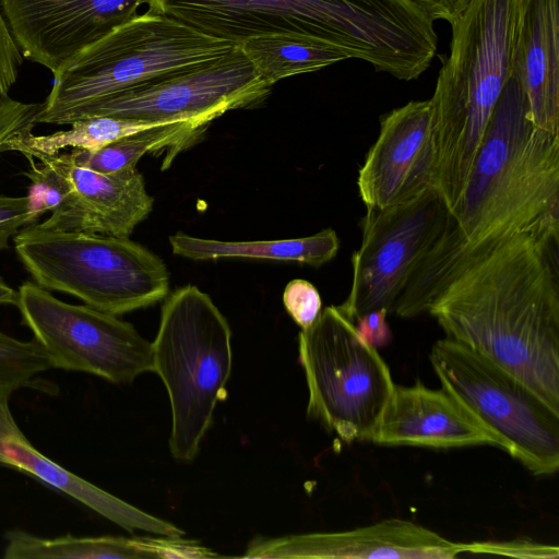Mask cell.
<instances>
[{
    "label": "cell",
    "instance_id": "cell-1",
    "mask_svg": "<svg viewBox=\"0 0 559 559\" xmlns=\"http://www.w3.org/2000/svg\"><path fill=\"white\" fill-rule=\"evenodd\" d=\"M559 227V134L537 129L514 73L492 111L466 189L416 263L393 311L428 312L467 267L511 237Z\"/></svg>",
    "mask_w": 559,
    "mask_h": 559
},
{
    "label": "cell",
    "instance_id": "cell-2",
    "mask_svg": "<svg viewBox=\"0 0 559 559\" xmlns=\"http://www.w3.org/2000/svg\"><path fill=\"white\" fill-rule=\"evenodd\" d=\"M448 338L490 359L559 412V227L520 233L428 309Z\"/></svg>",
    "mask_w": 559,
    "mask_h": 559
},
{
    "label": "cell",
    "instance_id": "cell-3",
    "mask_svg": "<svg viewBox=\"0 0 559 559\" xmlns=\"http://www.w3.org/2000/svg\"><path fill=\"white\" fill-rule=\"evenodd\" d=\"M147 5L237 46L272 36L318 41L403 81L421 75L437 52L433 22L409 0H148Z\"/></svg>",
    "mask_w": 559,
    "mask_h": 559
},
{
    "label": "cell",
    "instance_id": "cell-4",
    "mask_svg": "<svg viewBox=\"0 0 559 559\" xmlns=\"http://www.w3.org/2000/svg\"><path fill=\"white\" fill-rule=\"evenodd\" d=\"M528 0H473L453 24L432 106L433 189L460 202L498 98L513 72Z\"/></svg>",
    "mask_w": 559,
    "mask_h": 559
},
{
    "label": "cell",
    "instance_id": "cell-5",
    "mask_svg": "<svg viewBox=\"0 0 559 559\" xmlns=\"http://www.w3.org/2000/svg\"><path fill=\"white\" fill-rule=\"evenodd\" d=\"M237 45L147 10L85 47L53 75L37 123L70 124L86 107L148 80L226 56Z\"/></svg>",
    "mask_w": 559,
    "mask_h": 559
},
{
    "label": "cell",
    "instance_id": "cell-6",
    "mask_svg": "<svg viewBox=\"0 0 559 559\" xmlns=\"http://www.w3.org/2000/svg\"><path fill=\"white\" fill-rule=\"evenodd\" d=\"M231 331L211 297L194 285L173 292L162 308L153 346L154 369L171 407L169 450L192 461L226 397L233 365Z\"/></svg>",
    "mask_w": 559,
    "mask_h": 559
},
{
    "label": "cell",
    "instance_id": "cell-7",
    "mask_svg": "<svg viewBox=\"0 0 559 559\" xmlns=\"http://www.w3.org/2000/svg\"><path fill=\"white\" fill-rule=\"evenodd\" d=\"M13 242L37 285L103 312L120 316L154 305L169 293L164 261L128 237L51 230L35 223L22 228Z\"/></svg>",
    "mask_w": 559,
    "mask_h": 559
},
{
    "label": "cell",
    "instance_id": "cell-8",
    "mask_svg": "<svg viewBox=\"0 0 559 559\" xmlns=\"http://www.w3.org/2000/svg\"><path fill=\"white\" fill-rule=\"evenodd\" d=\"M307 413L342 441H370L395 383L377 348L338 308L321 310L298 336Z\"/></svg>",
    "mask_w": 559,
    "mask_h": 559
},
{
    "label": "cell",
    "instance_id": "cell-9",
    "mask_svg": "<svg viewBox=\"0 0 559 559\" xmlns=\"http://www.w3.org/2000/svg\"><path fill=\"white\" fill-rule=\"evenodd\" d=\"M441 389L456 399L534 475L559 468V412L516 377L448 337L429 354Z\"/></svg>",
    "mask_w": 559,
    "mask_h": 559
},
{
    "label": "cell",
    "instance_id": "cell-10",
    "mask_svg": "<svg viewBox=\"0 0 559 559\" xmlns=\"http://www.w3.org/2000/svg\"><path fill=\"white\" fill-rule=\"evenodd\" d=\"M22 323L47 352L52 368L85 372L115 384L153 371V346L115 314L55 297L35 282L17 289Z\"/></svg>",
    "mask_w": 559,
    "mask_h": 559
},
{
    "label": "cell",
    "instance_id": "cell-11",
    "mask_svg": "<svg viewBox=\"0 0 559 559\" xmlns=\"http://www.w3.org/2000/svg\"><path fill=\"white\" fill-rule=\"evenodd\" d=\"M271 88L237 46L211 62L148 80L104 98L80 111L73 121L105 116L150 123L211 122L228 110L258 104Z\"/></svg>",
    "mask_w": 559,
    "mask_h": 559
},
{
    "label": "cell",
    "instance_id": "cell-12",
    "mask_svg": "<svg viewBox=\"0 0 559 559\" xmlns=\"http://www.w3.org/2000/svg\"><path fill=\"white\" fill-rule=\"evenodd\" d=\"M361 243L352 258L353 281L338 306L350 320L393 307L416 263L440 231L447 209L435 189L406 203L366 207Z\"/></svg>",
    "mask_w": 559,
    "mask_h": 559
},
{
    "label": "cell",
    "instance_id": "cell-13",
    "mask_svg": "<svg viewBox=\"0 0 559 559\" xmlns=\"http://www.w3.org/2000/svg\"><path fill=\"white\" fill-rule=\"evenodd\" d=\"M148 0H0L21 52L51 73Z\"/></svg>",
    "mask_w": 559,
    "mask_h": 559
},
{
    "label": "cell",
    "instance_id": "cell-14",
    "mask_svg": "<svg viewBox=\"0 0 559 559\" xmlns=\"http://www.w3.org/2000/svg\"><path fill=\"white\" fill-rule=\"evenodd\" d=\"M432 106L412 100L380 119L378 139L357 177L366 207L385 209L433 189Z\"/></svg>",
    "mask_w": 559,
    "mask_h": 559
},
{
    "label": "cell",
    "instance_id": "cell-15",
    "mask_svg": "<svg viewBox=\"0 0 559 559\" xmlns=\"http://www.w3.org/2000/svg\"><path fill=\"white\" fill-rule=\"evenodd\" d=\"M36 160L52 167L67 185V195L38 224L41 228L128 237L153 209L154 199L136 167L103 174L76 165L68 152Z\"/></svg>",
    "mask_w": 559,
    "mask_h": 559
},
{
    "label": "cell",
    "instance_id": "cell-16",
    "mask_svg": "<svg viewBox=\"0 0 559 559\" xmlns=\"http://www.w3.org/2000/svg\"><path fill=\"white\" fill-rule=\"evenodd\" d=\"M464 554L467 544L451 542L412 521L386 519L344 532L259 537L242 557L452 559Z\"/></svg>",
    "mask_w": 559,
    "mask_h": 559
},
{
    "label": "cell",
    "instance_id": "cell-17",
    "mask_svg": "<svg viewBox=\"0 0 559 559\" xmlns=\"http://www.w3.org/2000/svg\"><path fill=\"white\" fill-rule=\"evenodd\" d=\"M370 441L394 447L450 449L488 444L501 449L499 439L456 399L420 381L412 386L394 385Z\"/></svg>",
    "mask_w": 559,
    "mask_h": 559
},
{
    "label": "cell",
    "instance_id": "cell-18",
    "mask_svg": "<svg viewBox=\"0 0 559 559\" xmlns=\"http://www.w3.org/2000/svg\"><path fill=\"white\" fill-rule=\"evenodd\" d=\"M513 73L533 124L559 134V0H528Z\"/></svg>",
    "mask_w": 559,
    "mask_h": 559
},
{
    "label": "cell",
    "instance_id": "cell-19",
    "mask_svg": "<svg viewBox=\"0 0 559 559\" xmlns=\"http://www.w3.org/2000/svg\"><path fill=\"white\" fill-rule=\"evenodd\" d=\"M0 463L40 479L129 532L144 531L169 537L185 535L174 524L143 512L46 457L22 432L0 436Z\"/></svg>",
    "mask_w": 559,
    "mask_h": 559
},
{
    "label": "cell",
    "instance_id": "cell-20",
    "mask_svg": "<svg viewBox=\"0 0 559 559\" xmlns=\"http://www.w3.org/2000/svg\"><path fill=\"white\" fill-rule=\"evenodd\" d=\"M4 559H139L211 558L213 551L180 537H75L44 538L22 530L5 533Z\"/></svg>",
    "mask_w": 559,
    "mask_h": 559
},
{
    "label": "cell",
    "instance_id": "cell-21",
    "mask_svg": "<svg viewBox=\"0 0 559 559\" xmlns=\"http://www.w3.org/2000/svg\"><path fill=\"white\" fill-rule=\"evenodd\" d=\"M174 254L191 260L225 258L292 261L321 266L340 249V239L332 228L312 236L278 240L222 241L193 237L181 231L169 237Z\"/></svg>",
    "mask_w": 559,
    "mask_h": 559
},
{
    "label": "cell",
    "instance_id": "cell-22",
    "mask_svg": "<svg viewBox=\"0 0 559 559\" xmlns=\"http://www.w3.org/2000/svg\"><path fill=\"white\" fill-rule=\"evenodd\" d=\"M209 123L202 120L156 123L99 148H73L68 153L79 166L103 174L117 173L135 168L140 158L148 152L170 148L173 154L187 147Z\"/></svg>",
    "mask_w": 559,
    "mask_h": 559
},
{
    "label": "cell",
    "instance_id": "cell-23",
    "mask_svg": "<svg viewBox=\"0 0 559 559\" xmlns=\"http://www.w3.org/2000/svg\"><path fill=\"white\" fill-rule=\"evenodd\" d=\"M145 121L96 116L71 122L68 130L50 134L33 133V129L11 138L3 146V152H17L27 159L59 154L66 148L96 150L112 141L138 132L150 126Z\"/></svg>",
    "mask_w": 559,
    "mask_h": 559
},
{
    "label": "cell",
    "instance_id": "cell-24",
    "mask_svg": "<svg viewBox=\"0 0 559 559\" xmlns=\"http://www.w3.org/2000/svg\"><path fill=\"white\" fill-rule=\"evenodd\" d=\"M239 48L272 86L282 79L318 71L347 59L331 46L286 36L251 38L241 43Z\"/></svg>",
    "mask_w": 559,
    "mask_h": 559
},
{
    "label": "cell",
    "instance_id": "cell-25",
    "mask_svg": "<svg viewBox=\"0 0 559 559\" xmlns=\"http://www.w3.org/2000/svg\"><path fill=\"white\" fill-rule=\"evenodd\" d=\"M51 368L47 352L35 338L21 341L0 331V436L21 433L9 405L12 394L35 386L38 376Z\"/></svg>",
    "mask_w": 559,
    "mask_h": 559
},
{
    "label": "cell",
    "instance_id": "cell-26",
    "mask_svg": "<svg viewBox=\"0 0 559 559\" xmlns=\"http://www.w3.org/2000/svg\"><path fill=\"white\" fill-rule=\"evenodd\" d=\"M283 304L301 330L309 328L322 310L318 289L310 282L300 278L293 280L286 285Z\"/></svg>",
    "mask_w": 559,
    "mask_h": 559
},
{
    "label": "cell",
    "instance_id": "cell-27",
    "mask_svg": "<svg viewBox=\"0 0 559 559\" xmlns=\"http://www.w3.org/2000/svg\"><path fill=\"white\" fill-rule=\"evenodd\" d=\"M41 215L28 194L0 195V251L8 249L9 240L22 228L37 223Z\"/></svg>",
    "mask_w": 559,
    "mask_h": 559
},
{
    "label": "cell",
    "instance_id": "cell-28",
    "mask_svg": "<svg viewBox=\"0 0 559 559\" xmlns=\"http://www.w3.org/2000/svg\"><path fill=\"white\" fill-rule=\"evenodd\" d=\"M467 554L499 555L515 558H558L557 546L526 539L508 542H474L467 544Z\"/></svg>",
    "mask_w": 559,
    "mask_h": 559
},
{
    "label": "cell",
    "instance_id": "cell-29",
    "mask_svg": "<svg viewBox=\"0 0 559 559\" xmlns=\"http://www.w3.org/2000/svg\"><path fill=\"white\" fill-rule=\"evenodd\" d=\"M40 108L39 103H23L11 97L0 103V153L11 138L34 128Z\"/></svg>",
    "mask_w": 559,
    "mask_h": 559
},
{
    "label": "cell",
    "instance_id": "cell-30",
    "mask_svg": "<svg viewBox=\"0 0 559 559\" xmlns=\"http://www.w3.org/2000/svg\"><path fill=\"white\" fill-rule=\"evenodd\" d=\"M22 62L23 53L11 33L0 3V103L9 97Z\"/></svg>",
    "mask_w": 559,
    "mask_h": 559
},
{
    "label": "cell",
    "instance_id": "cell-31",
    "mask_svg": "<svg viewBox=\"0 0 559 559\" xmlns=\"http://www.w3.org/2000/svg\"><path fill=\"white\" fill-rule=\"evenodd\" d=\"M386 309H378L357 317L354 321L359 335L374 348L388 345L392 340V332L386 322Z\"/></svg>",
    "mask_w": 559,
    "mask_h": 559
},
{
    "label": "cell",
    "instance_id": "cell-32",
    "mask_svg": "<svg viewBox=\"0 0 559 559\" xmlns=\"http://www.w3.org/2000/svg\"><path fill=\"white\" fill-rule=\"evenodd\" d=\"M432 22L442 20L451 26L467 10L473 0H409Z\"/></svg>",
    "mask_w": 559,
    "mask_h": 559
},
{
    "label": "cell",
    "instance_id": "cell-33",
    "mask_svg": "<svg viewBox=\"0 0 559 559\" xmlns=\"http://www.w3.org/2000/svg\"><path fill=\"white\" fill-rule=\"evenodd\" d=\"M17 300V290L7 284L2 277H0V306L1 305H13L15 306Z\"/></svg>",
    "mask_w": 559,
    "mask_h": 559
}]
</instances>
